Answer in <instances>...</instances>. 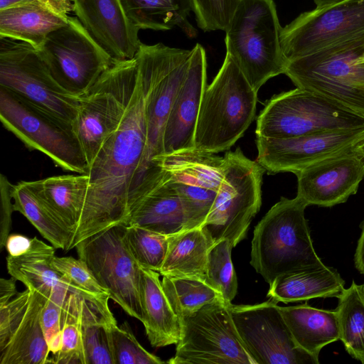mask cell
<instances>
[{"instance_id": "cell-1", "label": "cell", "mask_w": 364, "mask_h": 364, "mask_svg": "<svg viewBox=\"0 0 364 364\" xmlns=\"http://www.w3.org/2000/svg\"><path fill=\"white\" fill-rule=\"evenodd\" d=\"M146 137V94L137 68L136 86L121 122L90 166L85 201L68 250L101 230L128 225L131 188Z\"/></svg>"}, {"instance_id": "cell-2", "label": "cell", "mask_w": 364, "mask_h": 364, "mask_svg": "<svg viewBox=\"0 0 364 364\" xmlns=\"http://www.w3.org/2000/svg\"><path fill=\"white\" fill-rule=\"evenodd\" d=\"M192 50L171 48L161 43H141L135 55L146 94V146L135 175L130 201L141 188L156 182L162 173L153 161L164 154L166 124L177 91L190 63Z\"/></svg>"}, {"instance_id": "cell-3", "label": "cell", "mask_w": 364, "mask_h": 364, "mask_svg": "<svg viewBox=\"0 0 364 364\" xmlns=\"http://www.w3.org/2000/svg\"><path fill=\"white\" fill-rule=\"evenodd\" d=\"M307 206L298 196L282 197L255 228L250 264L269 284L284 274L323 264L304 217Z\"/></svg>"}, {"instance_id": "cell-4", "label": "cell", "mask_w": 364, "mask_h": 364, "mask_svg": "<svg viewBox=\"0 0 364 364\" xmlns=\"http://www.w3.org/2000/svg\"><path fill=\"white\" fill-rule=\"evenodd\" d=\"M257 100V92L226 54L218 74L203 93L195 148L213 154L230 149L252 122Z\"/></svg>"}, {"instance_id": "cell-5", "label": "cell", "mask_w": 364, "mask_h": 364, "mask_svg": "<svg viewBox=\"0 0 364 364\" xmlns=\"http://www.w3.org/2000/svg\"><path fill=\"white\" fill-rule=\"evenodd\" d=\"M273 0H239L225 32L226 54L258 92L270 78L284 74L287 59Z\"/></svg>"}, {"instance_id": "cell-6", "label": "cell", "mask_w": 364, "mask_h": 364, "mask_svg": "<svg viewBox=\"0 0 364 364\" xmlns=\"http://www.w3.org/2000/svg\"><path fill=\"white\" fill-rule=\"evenodd\" d=\"M364 35L287 60L284 74L298 88L364 115Z\"/></svg>"}, {"instance_id": "cell-7", "label": "cell", "mask_w": 364, "mask_h": 364, "mask_svg": "<svg viewBox=\"0 0 364 364\" xmlns=\"http://www.w3.org/2000/svg\"><path fill=\"white\" fill-rule=\"evenodd\" d=\"M223 177L211 210L201 226L213 243L227 239L232 247L246 237L262 203L265 169L240 148L223 156Z\"/></svg>"}, {"instance_id": "cell-8", "label": "cell", "mask_w": 364, "mask_h": 364, "mask_svg": "<svg viewBox=\"0 0 364 364\" xmlns=\"http://www.w3.org/2000/svg\"><path fill=\"white\" fill-rule=\"evenodd\" d=\"M364 127V115L321 95L296 87L274 95L257 119L256 136L285 139Z\"/></svg>"}, {"instance_id": "cell-9", "label": "cell", "mask_w": 364, "mask_h": 364, "mask_svg": "<svg viewBox=\"0 0 364 364\" xmlns=\"http://www.w3.org/2000/svg\"><path fill=\"white\" fill-rule=\"evenodd\" d=\"M0 119L30 150L47 155L64 171L88 173L89 165L73 124L2 87Z\"/></svg>"}, {"instance_id": "cell-10", "label": "cell", "mask_w": 364, "mask_h": 364, "mask_svg": "<svg viewBox=\"0 0 364 364\" xmlns=\"http://www.w3.org/2000/svg\"><path fill=\"white\" fill-rule=\"evenodd\" d=\"M137 80L135 58L116 61L83 96L73 127L87 164L117 129Z\"/></svg>"}, {"instance_id": "cell-11", "label": "cell", "mask_w": 364, "mask_h": 364, "mask_svg": "<svg viewBox=\"0 0 364 364\" xmlns=\"http://www.w3.org/2000/svg\"><path fill=\"white\" fill-rule=\"evenodd\" d=\"M219 300L180 319L181 334L171 364H255L234 324L230 305Z\"/></svg>"}, {"instance_id": "cell-12", "label": "cell", "mask_w": 364, "mask_h": 364, "mask_svg": "<svg viewBox=\"0 0 364 364\" xmlns=\"http://www.w3.org/2000/svg\"><path fill=\"white\" fill-rule=\"evenodd\" d=\"M0 87L71 124L80 97L65 90L53 78L37 49L0 38Z\"/></svg>"}, {"instance_id": "cell-13", "label": "cell", "mask_w": 364, "mask_h": 364, "mask_svg": "<svg viewBox=\"0 0 364 364\" xmlns=\"http://www.w3.org/2000/svg\"><path fill=\"white\" fill-rule=\"evenodd\" d=\"M55 81L68 92L85 95L116 62L77 17L50 33L38 50Z\"/></svg>"}, {"instance_id": "cell-14", "label": "cell", "mask_w": 364, "mask_h": 364, "mask_svg": "<svg viewBox=\"0 0 364 364\" xmlns=\"http://www.w3.org/2000/svg\"><path fill=\"white\" fill-rule=\"evenodd\" d=\"M127 225L101 230L81 241L75 248L99 284L128 315L143 322L140 299L141 267L124 240Z\"/></svg>"}, {"instance_id": "cell-15", "label": "cell", "mask_w": 364, "mask_h": 364, "mask_svg": "<svg viewBox=\"0 0 364 364\" xmlns=\"http://www.w3.org/2000/svg\"><path fill=\"white\" fill-rule=\"evenodd\" d=\"M277 301L230 305L237 333L255 364H318L295 343Z\"/></svg>"}, {"instance_id": "cell-16", "label": "cell", "mask_w": 364, "mask_h": 364, "mask_svg": "<svg viewBox=\"0 0 364 364\" xmlns=\"http://www.w3.org/2000/svg\"><path fill=\"white\" fill-rule=\"evenodd\" d=\"M364 35V0H344L301 14L282 28L287 60Z\"/></svg>"}, {"instance_id": "cell-17", "label": "cell", "mask_w": 364, "mask_h": 364, "mask_svg": "<svg viewBox=\"0 0 364 364\" xmlns=\"http://www.w3.org/2000/svg\"><path fill=\"white\" fill-rule=\"evenodd\" d=\"M363 139L364 127L285 139L256 136L257 161L268 173L296 174L323 159L351 151Z\"/></svg>"}, {"instance_id": "cell-18", "label": "cell", "mask_w": 364, "mask_h": 364, "mask_svg": "<svg viewBox=\"0 0 364 364\" xmlns=\"http://www.w3.org/2000/svg\"><path fill=\"white\" fill-rule=\"evenodd\" d=\"M297 195L308 205L331 207L356 193L364 161L352 150L313 164L295 174Z\"/></svg>"}, {"instance_id": "cell-19", "label": "cell", "mask_w": 364, "mask_h": 364, "mask_svg": "<svg viewBox=\"0 0 364 364\" xmlns=\"http://www.w3.org/2000/svg\"><path fill=\"white\" fill-rule=\"evenodd\" d=\"M73 12L95 41L115 61L132 59L141 43L139 29L119 0H73Z\"/></svg>"}, {"instance_id": "cell-20", "label": "cell", "mask_w": 364, "mask_h": 364, "mask_svg": "<svg viewBox=\"0 0 364 364\" xmlns=\"http://www.w3.org/2000/svg\"><path fill=\"white\" fill-rule=\"evenodd\" d=\"M206 80L205 50L197 43L192 49L188 68L166 124L164 154L195 148V131Z\"/></svg>"}, {"instance_id": "cell-21", "label": "cell", "mask_w": 364, "mask_h": 364, "mask_svg": "<svg viewBox=\"0 0 364 364\" xmlns=\"http://www.w3.org/2000/svg\"><path fill=\"white\" fill-rule=\"evenodd\" d=\"M55 256V247L52 245L34 237L26 252L19 256L6 257L7 270L11 277L26 287L37 291L47 299H52L63 304L70 291L81 289L55 269L52 265Z\"/></svg>"}, {"instance_id": "cell-22", "label": "cell", "mask_w": 364, "mask_h": 364, "mask_svg": "<svg viewBox=\"0 0 364 364\" xmlns=\"http://www.w3.org/2000/svg\"><path fill=\"white\" fill-rule=\"evenodd\" d=\"M21 182L73 236L85 201L88 174L55 176Z\"/></svg>"}, {"instance_id": "cell-23", "label": "cell", "mask_w": 364, "mask_h": 364, "mask_svg": "<svg viewBox=\"0 0 364 364\" xmlns=\"http://www.w3.org/2000/svg\"><path fill=\"white\" fill-rule=\"evenodd\" d=\"M46 298L32 289L28 307L7 341L0 346L1 364L50 363V353L41 323Z\"/></svg>"}, {"instance_id": "cell-24", "label": "cell", "mask_w": 364, "mask_h": 364, "mask_svg": "<svg viewBox=\"0 0 364 364\" xmlns=\"http://www.w3.org/2000/svg\"><path fill=\"white\" fill-rule=\"evenodd\" d=\"M129 224L166 235L186 230L181 198L164 172L161 180L134 203Z\"/></svg>"}, {"instance_id": "cell-25", "label": "cell", "mask_w": 364, "mask_h": 364, "mask_svg": "<svg viewBox=\"0 0 364 364\" xmlns=\"http://www.w3.org/2000/svg\"><path fill=\"white\" fill-rule=\"evenodd\" d=\"M158 272L141 267L140 299L147 338L154 347L176 344L181 322L165 294Z\"/></svg>"}, {"instance_id": "cell-26", "label": "cell", "mask_w": 364, "mask_h": 364, "mask_svg": "<svg viewBox=\"0 0 364 364\" xmlns=\"http://www.w3.org/2000/svg\"><path fill=\"white\" fill-rule=\"evenodd\" d=\"M344 284L336 269L323 264L279 276L269 284L267 296L284 304L314 298H338Z\"/></svg>"}, {"instance_id": "cell-27", "label": "cell", "mask_w": 364, "mask_h": 364, "mask_svg": "<svg viewBox=\"0 0 364 364\" xmlns=\"http://www.w3.org/2000/svg\"><path fill=\"white\" fill-rule=\"evenodd\" d=\"M153 164L171 181L216 191L223 177V157L196 148L164 154L154 159Z\"/></svg>"}, {"instance_id": "cell-28", "label": "cell", "mask_w": 364, "mask_h": 364, "mask_svg": "<svg viewBox=\"0 0 364 364\" xmlns=\"http://www.w3.org/2000/svg\"><path fill=\"white\" fill-rule=\"evenodd\" d=\"M279 309L296 345L318 360L321 350L340 339L336 310L304 304Z\"/></svg>"}, {"instance_id": "cell-29", "label": "cell", "mask_w": 364, "mask_h": 364, "mask_svg": "<svg viewBox=\"0 0 364 364\" xmlns=\"http://www.w3.org/2000/svg\"><path fill=\"white\" fill-rule=\"evenodd\" d=\"M68 18L37 1L17 5L0 10V38L25 42L38 50L47 36L66 25Z\"/></svg>"}, {"instance_id": "cell-30", "label": "cell", "mask_w": 364, "mask_h": 364, "mask_svg": "<svg viewBox=\"0 0 364 364\" xmlns=\"http://www.w3.org/2000/svg\"><path fill=\"white\" fill-rule=\"evenodd\" d=\"M129 21L139 30L167 31L179 27L190 38L198 31L188 21L192 0H119Z\"/></svg>"}, {"instance_id": "cell-31", "label": "cell", "mask_w": 364, "mask_h": 364, "mask_svg": "<svg viewBox=\"0 0 364 364\" xmlns=\"http://www.w3.org/2000/svg\"><path fill=\"white\" fill-rule=\"evenodd\" d=\"M213 244L201 227L170 235L167 253L159 273L204 281L208 254Z\"/></svg>"}, {"instance_id": "cell-32", "label": "cell", "mask_w": 364, "mask_h": 364, "mask_svg": "<svg viewBox=\"0 0 364 364\" xmlns=\"http://www.w3.org/2000/svg\"><path fill=\"white\" fill-rule=\"evenodd\" d=\"M109 295L95 296L82 290L70 291L62 308V347L50 363L84 364L82 326L91 307Z\"/></svg>"}, {"instance_id": "cell-33", "label": "cell", "mask_w": 364, "mask_h": 364, "mask_svg": "<svg viewBox=\"0 0 364 364\" xmlns=\"http://www.w3.org/2000/svg\"><path fill=\"white\" fill-rule=\"evenodd\" d=\"M338 299L335 310L340 340L346 351L364 364V284L353 281Z\"/></svg>"}, {"instance_id": "cell-34", "label": "cell", "mask_w": 364, "mask_h": 364, "mask_svg": "<svg viewBox=\"0 0 364 364\" xmlns=\"http://www.w3.org/2000/svg\"><path fill=\"white\" fill-rule=\"evenodd\" d=\"M11 196L14 211L23 215L55 248L68 250L72 234L21 182L14 185Z\"/></svg>"}, {"instance_id": "cell-35", "label": "cell", "mask_w": 364, "mask_h": 364, "mask_svg": "<svg viewBox=\"0 0 364 364\" xmlns=\"http://www.w3.org/2000/svg\"><path fill=\"white\" fill-rule=\"evenodd\" d=\"M161 284L179 319L193 314L208 304L223 300L216 290L200 279L163 276Z\"/></svg>"}, {"instance_id": "cell-36", "label": "cell", "mask_w": 364, "mask_h": 364, "mask_svg": "<svg viewBox=\"0 0 364 364\" xmlns=\"http://www.w3.org/2000/svg\"><path fill=\"white\" fill-rule=\"evenodd\" d=\"M169 236L136 225H127L124 240L140 267L156 272L165 259Z\"/></svg>"}, {"instance_id": "cell-37", "label": "cell", "mask_w": 364, "mask_h": 364, "mask_svg": "<svg viewBox=\"0 0 364 364\" xmlns=\"http://www.w3.org/2000/svg\"><path fill=\"white\" fill-rule=\"evenodd\" d=\"M232 248L227 239L213 244L208 254L204 280L227 304H231L237 291V276L231 259Z\"/></svg>"}, {"instance_id": "cell-38", "label": "cell", "mask_w": 364, "mask_h": 364, "mask_svg": "<svg viewBox=\"0 0 364 364\" xmlns=\"http://www.w3.org/2000/svg\"><path fill=\"white\" fill-rule=\"evenodd\" d=\"M168 181L176 188L181 198L186 222V230L200 228L211 210L218 191L173 182L169 178Z\"/></svg>"}, {"instance_id": "cell-39", "label": "cell", "mask_w": 364, "mask_h": 364, "mask_svg": "<svg viewBox=\"0 0 364 364\" xmlns=\"http://www.w3.org/2000/svg\"><path fill=\"white\" fill-rule=\"evenodd\" d=\"M112 353L115 364H161L165 362L148 352L138 342L125 321L111 330Z\"/></svg>"}, {"instance_id": "cell-40", "label": "cell", "mask_w": 364, "mask_h": 364, "mask_svg": "<svg viewBox=\"0 0 364 364\" xmlns=\"http://www.w3.org/2000/svg\"><path fill=\"white\" fill-rule=\"evenodd\" d=\"M239 0H192L197 24L204 31L222 30L230 25Z\"/></svg>"}, {"instance_id": "cell-41", "label": "cell", "mask_w": 364, "mask_h": 364, "mask_svg": "<svg viewBox=\"0 0 364 364\" xmlns=\"http://www.w3.org/2000/svg\"><path fill=\"white\" fill-rule=\"evenodd\" d=\"M52 265L77 288L95 296L109 295L108 291L99 284L87 264L80 258L55 256Z\"/></svg>"}, {"instance_id": "cell-42", "label": "cell", "mask_w": 364, "mask_h": 364, "mask_svg": "<svg viewBox=\"0 0 364 364\" xmlns=\"http://www.w3.org/2000/svg\"><path fill=\"white\" fill-rule=\"evenodd\" d=\"M62 304L48 299L41 311V327L52 355L57 354L62 347Z\"/></svg>"}, {"instance_id": "cell-43", "label": "cell", "mask_w": 364, "mask_h": 364, "mask_svg": "<svg viewBox=\"0 0 364 364\" xmlns=\"http://www.w3.org/2000/svg\"><path fill=\"white\" fill-rule=\"evenodd\" d=\"M32 293V289L18 292L9 301L0 306V345L9 338L16 323L25 313Z\"/></svg>"}, {"instance_id": "cell-44", "label": "cell", "mask_w": 364, "mask_h": 364, "mask_svg": "<svg viewBox=\"0 0 364 364\" xmlns=\"http://www.w3.org/2000/svg\"><path fill=\"white\" fill-rule=\"evenodd\" d=\"M12 185L7 177L0 174V248L6 245V242L11 225V215L14 210L11 191Z\"/></svg>"}, {"instance_id": "cell-45", "label": "cell", "mask_w": 364, "mask_h": 364, "mask_svg": "<svg viewBox=\"0 0 364 364\" xmlns=\"http://www.w3.org/2000/svg\"><path fill=\"white\" fill-rule=\"evenodd\" d=\"M31 243L32 238L21 234H11L8 236L5 247L9 255L16 257L26 252Z\"/></svg>"}, {"instance_id": "cell-46", "label": "cell", "mask_w": 364, "mask_h": 364, "mask_svg": "<svg viewBox=\"0 0 364 364\" xmlns=\"http://www.w3.org/2000/svg\"><path fill=\"white\" fill-rule=\"evenodd\" d=\"M16 281L17 279L13 277L0 279V306L9 301L18 293L16 287Z\"/></svg>"}, {"instance_id": "cell-47", "label": "cell", "mask_w": 364, "mask_h": 364, "mask_svg": "<svg viewBox=\"0 0 364 364\" xmlns=\"http://www.w3.org/2000/svg\"><path fill=\"white\" fill-rule=\"evenodd\" d=\"M354 261L357 269L361 274H364V224L362 228L360 237L358 241Z\"/></svg>"}, {"instance_id": "cell-48", "label": "cell", "mask_w": 364, "mask_h": 364, "mask_svg": "<svg viewBox=\"0 0 364 364\" xmlns=\"http://www.w3.org/2000/svg\"><path fill=\"white\" fill-rule=\"evenodd\" d=\"M33 1L36 0H0V10Z\"/></svg>"}, {"instance_id": "cell-49", "label": "cell", "mask_w": 364, "mask_h": 364, "mask_svg": "<svg viewBox=\"0 0 364 364\" xmlns=\"http://www.w3.org/2000/svg\"><path fill=\"white\" fill-rule=\"evenodd\" d=\"M352 151L358 156L361 157L364 161V139L358 143L352 149Z\"/></svg>"}, {"instance_id": "cell-50", "label": "cell", "mask_w": 364, "mask_h": 364, "mask_svg": "<svg viewBox=\"0 0 364 364\" xmlns=\"http://www.w3.org/2000/svg\"><path fill=\"white\" fill-rule=\"evenodd\" d=\"M343 1L344 0H314V3L316 5V7L318 8L329 6Z\"/></svg>"}, {"instance_id": "cell-51", "label": "cell", "mask_w": 364, "mask_h": 364, "mask_svg": "<svg viewBox=\"0 0 364 364\" xmlns=\"http://www.w3.org/2000/svg\"><path fill=\"white\" fill-rule=\"evenodd\" d=\"M364 65V64H363Z\"/></svg>"}]
</instances>
